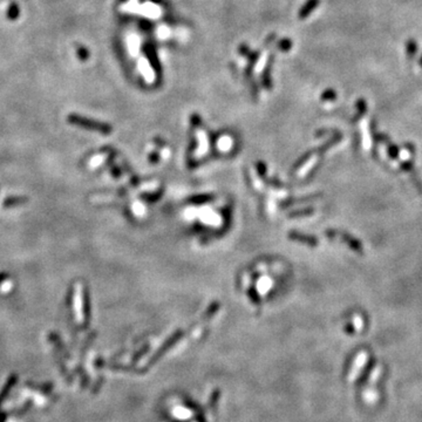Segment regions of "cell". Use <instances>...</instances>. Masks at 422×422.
Segmentation results:
<instances>
[{"label":"cell","mask_w":422,"mask_h":422,"mask_svg":"<svg viewBox=\"0 0 422 422\" xmlns=\"http://www.w3.org/2000/svg\"><path fill=\"white\" fill-rule=\"evenodd\" d=\"M68 122L72 124H75V126L87 128V129L97 130V131H100V133H104V134L110 133V127L107 126V124L87 119V117L76 115V114H72V115L68 116Z\"/></svg>","instance_id":"obj_1"},{"label":"cell","mask_w":422,"mask_h":422,"mask_svg":"<svg viewBox=\"0 0 422 422\" xmlns=\"http://www.w3.org/2000/svg\"><path fill=\"white\" fill-rule=\"evenodd\" d=\"M20 15V8L19 6L14 4H11L8 6V9H7V18L9 20H16L18 19V16Z\"/></svg>","instance_id":"obj_2"},{"label":"cell","mask_w":422,"mask_h":422,"mask_svg":"<svg viewBox=\"0 0 422 422\" xmlns=\"http://www.w3.org/2000/svg\"><path fill=\"white\" fill-rule=\"evenodd\" d=\"M417 50H418L417 42H415L414 40H408V41H407V55H408V58H410V59L414 58V55L417 54Z\"/></svg>","instance_id":"obj_3"},{"label":"cell","mask_w":422,"mask_h":422,"mask_svg":"<svg viewBox=\"0 0 422 422\" xmlns=\"http://www.w3.org/2000/svg\"><path fill=\"white\" fill-rule=\"evenodd\" d=\"M25 202H27V198H25V197H14V198H7V200H6L5 202H4V207H12V205H14V204H20V203H25Z\"/></svg>","instance_id":"obj_4"},{"label":"cell","mask_w":422,"mask_h":422,"mask_svg":"<svg viewBox=\"0 0 422 422\" xmlns=\"http://www.w3.org/2000/svg\"><path fill=\"white\" fill-rule=\"evenodd\" d=\"M76 52H77V56H79L80 60H82V61H84V60H87L89 58V52H88V49L86 48V47L80 46L79 48H77Z\"/></svg>","instance_id":"obj_5"},{"label":"cell","mask_w":422,"mask_h":422,"mask_svg":"<svg viewBox=\"0 0 422 422\" xmlns=\"http://www.w3.org/2000/svg\"><path fill=\"white\" fill-rule=\"evenodd\" d=\"M420 65H421V67H422V58H421V60H420Z\"/></svg>","instance_id":"obj_6"}]
</instances>
